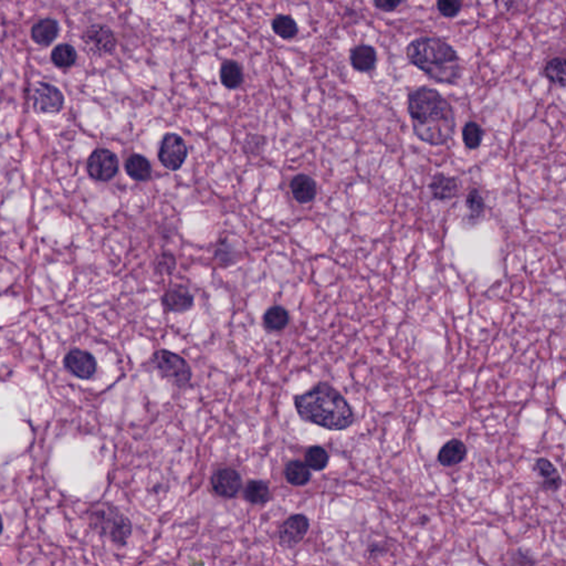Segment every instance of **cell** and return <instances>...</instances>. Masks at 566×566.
Segmentation results:
<instances>
[{
	"instance_id": "cell-1",
	"label": "cell",
	"mask_w": 566,
	"mask_h": 566,
	"mask_svg": "<svg viewBox=\"0 0 566 566\" xmlns=\"http://www.w3.org/2000/svg\"><path fill=\"white\" fill-rule=\"evenodd\" d=\"M413 130L420 141L441 145L453 137L455 115L451 104L435 89L420 87L408 98Z\"/></svg>"
},
{
	"instance_id": "cell-14",
	"label": "cell",
	"mask_w": 566,
	"mask_h": 566,
	"mask_svg": "<svg viewBox=\"0 0 566 566\" xmlns=\"http://www.w3.org/2000/svg\"><path fill=\"white\" fill-rule=\"evenodd\" d=\"M432 199L436 201H447L453 199L458 194V183L455 178L446 176L445 174H436L429 184Z\"/></svg>"
},
{
	"instance_id": "cell-26",
	"label": "cell",
	"mask_w": 566,
	"mask_h": 566,
	"mask_svg": "<svg viewBox=\"0 0 566 566\" xmlns=\"http://www.w3.org/2000/svg\"><path fill=\"white\" fill-rule=\"evenodd\" d=\"M329 463V455L325 448L313 446L306 453V465L314 471H321Z\"/></svg>"
},
{
	"instance_id": "cell-22",
	"label": "cell",
	"mask_w": 566,
	"mask_h": 566,
	"mask_svg": "<svg viewBox=\"0 0 566 566\" xmlns=\"http://www.w3.org/2000/svg\"><path fill=\"white\" fill-rule=\"evenodd\" d=\"M220 79L222 84L228 89H236L241 85L244 75L239 63L232 60H227L220 69Z\"/></svg>"
},
{
	"instance_id": "cell-31",
	"label": "cell",
	"mask_w": 566,
	"mask_h": 566,
	"mask_svg": "<svg viewBox=\"0 0 566 566\" xmlns=\"http://www.w3.org/2000/svg\"><path fill=\"white\" fill-rule=\"evenodd\" d=\"M463 3L457 0H440L437 3V8L441 15L453 18L460 13Z\"/></svg>"
},
{
	"instance_id": "cell-32",
	"label": "cell",
	"mask_w": 566,
	"mask_h": 566,
	"mask_svg": "<svg viewBox=\"0 0 566 566\" xmlns=\"http://www.w3.org/2000/svg\"><path fill=\"white\" fill-rule=\"evenodd\" d=\"M157 269L158 270L164 271V272L170 273L175 269V258L170 253H164L160 256L157 259Z\"/></svg>"
},
{
	"instance_id": "cell-24",
	"label": "cell",
	"mask_w": 566,
	"mask_h": 566,
	"mask_svg": "<svg viewBox=\"0 0 566 566\" xmlns=\"http://www.w3.org/2000/svg\"><path fill=\"white\" fill-rule=\"evenodd\" d=\"M289 322V314L281 306H272L265 312L263 317V325L265 329L271 332H279L286 329Z\"/></svg>"
},
{
	"instance_id": "cell-33",
	"label": "cell",
	"mask_w": 566,
	"mask_h": 566,
	"mask_svg": "<svg viewBox=\"0 0 566 566\" xmlns=\"http://www.w3.org/2000/svg\"><path fill=\"white\" fill-rule=\"evenodd\" d=\"M402 4L403 1H401V0H398V1L397 0H379V1H374V6L383 11H394Z\"/></svg>"
},
{
	"instance_id": "cell-29",
	"label": "cell",
	"mask_w": 566,
	"mask_h": 566,
	"mask_svg": "<svg viewBox=\"0 0 566 566\" xmlns=\"http://www.w3.org/2000/svg\"><path fill=\"white\" fill-rule=\"evenodd\" d=\"M466 207L470 210L469 219L474 220V222H478L479 219L484 216V210H486V203H484V197L482 194L479 193L478 189H472L469 191L466 199Z\"/></svg>"
},
{
	"instance_id": "cell-34",
	"label": "cell",
	"mask_w": 566,
	"mask_h": 566,
	"mask_svg": "<svg viewBox=\"0 0 566 566\" xmlns=\"http://www.w3.org/2000/svg\"><path fill=\"white\" fill-rule=\"evenodd\" d=\"M534 562L531 559V556L525 555L522 552H517L512 556V563L511 566H533Z\"/></svg>"
},
{
	"instance_id": "cell-20",
	"label": "cell",
	"mask_w": 566,
	"mask_h": 566,
	"mask_svg": "<svg viewBox=\"0 0 566 566\" xmlns=\"http://www.w3.org/2000/svg\"><path fill=\"white\" fill-rule=\"evenodd\" d=\"M125 170L132 180H147L152 174V166L147 158L139 154H133L125 162Z\"/></svg>"
},
{
	"instance_id": "cell-6",
	"label": "cell",
	"mask_w": 566,
	"mask_h": 566,
	"mask_svg": "<svg viewBox=\"0 0 566 566\" xmlns=\"http://www.w3.org/2000/svg\"><path fill=\"white\" fill-rule=\"evenodd\" d=\"M87 168L89 175L93 180L108 182L118 174L119 160L116 155L108 149H96L89 157Z\"/></svg>"
},
{
	"instance_id": "cell-9",
	"label": "cell",
	"mask_w": 566,
	"mask_h": 566,
	"mask_svg": "<svg viewBox=\"0 0 566 566\" xmlns=\"http://www.w3.org/2000/svg\"><path fill=\"white\" fill-rule=\"evenodd\" d=\"M310 522L303 515H296L284 521L279 529V538L283 546L292 548L303 540L309 531Z\"/></svg>"
},
{
	"instance_id": "cell-13",
	"label": "cell",
	"mask_w": 566,
	"mask_h": 566,
	"mask_svg": "<svg viewBox=\"0 0 566 566\" xmlns=\"http://www.w3.org/2000/svg\"><path fill=\"white\" fill-rule=\"evenodd\" d=\"M194 298L184 287H174L163 296V304L166 309L176 313H183L191 309Z\"/></svg>"
},
{
	"instance_id": "cell-4",
	"label": "cell",
	"mask_w": 566,
	"mask_h": 566,
	"mask_svg": "<svg viewBox=\"0 0 566 566\" xmlns=\"http://www.w3.org/2000/svg\"><path fill=\"white\" fill-rule=\"evenodd\" d=\"M89 524L99 536L119 546H125L132 534L129 517L110 503L94 505L89 515Z\"/></svg>"
},
{
	"instance_id": "cell-5",
	"label": "cell",
	"mask_w": 566,
	"mask_h": 566,
	"mask_svg": "<svg viewBox=\"0 0 566 566\" xmlns=\"http://www.w3.org/2000/svg\"><path fill=\"white\" fill-rule=\"evenodd\" d=\"M153 364L164 379L176 386H185L191 379V370L183 358L170 352L157 351L153 354Z\"/></svg>"
},
{
	"instance_id": "cell-21",
	"label": "cell",
	"mask_w": 566,
	"mask_h": 566,
	"mask_svg": "<svg viewBox=\"0 0 566 566\" xmlns=\"http://www.w3.org/2000/svg\"><path fill=\"white\" fill-rule=\"evenodd\" d=\"M284 477L291 486H306L311 479V471H310L309 467L302 461L292 460L287 465L286 469H284Z\"/></svg>"
},
{
	"instance_id": "cell-16",
	"label": "cell",
	"mask_w": 566,
	"mask_h": 566,
	"mask_svg": "<svg viewBox=\"0 0 566 566\" xmlns=\"http://www.w3.org/2000/svg\"><path fill=\"white\" fill-rule=\"evenodd\" d=\"M59 25L54 19H42L31 29V38L39 46H48L57 38Z\"/></svg>"
},
{
	"instance_id": "cell-11",
	"label": "cell",
	"mask_w": 566,
	"mask_h": 566,
	"mask_svg": "<svg viewBox=\"0 0 566 566\" xmlns=\"http://www.w3.org/2000/svg\"><path fill=\"white\" fill-rule=\"evenodd\" d=\"M65 367L81 379H89L96 372V360L92 354L82 350H73L65 358Z\"/></svg>"
},
{
	"instance_id": "cell-15",
	"label": "cell",
	"mask_w": 566,
	"mask_h": 566,
	"mask_svg": "<svg viewBox=\"0 0 566 566\" xmlns=\"http://www.w3.org/2000/svg\"><path fill=\"white\" fill-rule=\"evenodd\" d=\"M467 447L465 444L458 439L449 440L443 447L440 448L438 453V461L440 465L445 467H453L463 463L466 458Z\"/></svg>"
},
{
	"instance_id": "cell-28",
	"label": "cell",
	"mask_w": 566,
	"mask_h": 566,
	"mask_svg": "<svg viewBox=\"0 0 566 566\" xmlns=\"http://www.w3.org/2000/svg\"><path fill=\"white\" fill-rule=\"evenodd\" d=\"M544 75L548 80L560 87H565V62L562 58H554L546 63Z\"/></svg>"
},
{
	"instance_id": "cell-7",
	"label": "cell",
	"mask_w": 566,
	"mask_h": 566,
	"mask_svg": "<svg viewBox=\"0 0 566 566\" xmlns=\"http://www.w3.org/2000/svg\"><path fill=\"white\" fill-rule=\"evenodd\" d=\"M65 106V96L50 83L38 82L34 89V108L39 114H56Z\"/></svg>"
},
{
	"instance_id": "cell-19",
	"label": "cell",
	"mask_w": 566,
	"mask_h": 566,
	"mask_svg": "<svg viewBox=\"0 0 566 566\" xmlns=\"http://www.w3.org/2000/svg\"><path fill=\"white\" fill-rule=\"evenodd\" d=\"M534 470L538 472L539 476L543 478V486H546V489L558 491L561 488V476L551 461L546 458L538 459L534 465Z\"/></svg>"
},
{
	"instance_id": "cell-35",
	"label": "cell",
	"mask_w": 566,
	"mask_h": 566,
	"mask_svg": "<svg viewBox=\"0 0 566 566\" xmlns=\"http://www.w3.org/2000/svg\"><path fill=\"white\" fill-rule=\"evenodd\" d=\"M3 530H4L3 517H1V515H0V534H1Z\"/></svg>"
},
{
	"instance_id": "cell-23",
	"label": "cell",
	"mask_w": 566,
	"mask_h": 566,
	"mask_svg": "<svg viewBox=\"0 0 566 566\" xmlns=\"http://www.w3.org/2000/svg\"><path fill=\"white\" fill-rule=\"evenodd\" d=\"M77 59L75 46L69 44H59L51 52L52 63L59 69H69L75 65Z\"/></svg>"
},
{
	"instance_id": "cell-18",
	"label": "cell",
	"mask_w": 566,
	"mask_h": 566,
	"mask_svg": "<svg viewBox=\"0 0 566 566\" xmlns=\"http://www.w3.org/2000/svg\"><path fill=\"white\" fill-rule=\"evenodd\" d=\"M376 60H377V56H376L373 46L360 44V46L353 48L351 51L352 67L360 73H367V71L373 70L376 65Z\"/></svg>"
},
{
	"instance_id": "cell-27",
	"label": "cell",
	"mask_w": 566,
	"mask_h": 566,
	"mask_svg": "<svg viewBox=\"0 0 566 566\" xmlns=\"http://www.w3.org/2000/svg\"><path fill=\"white\" fill-rule=\"evenodd\" d=\"M272 29L282 39L294 38L298 31V26H296V23L294 20V18H291L290 15H278L272 21Z\"/></svg>"
},
{
	"instance_id": "cell-12",
	"label": "cell",
	"mask_w": 566,
	"mask_h": 566,
	"mask_svg": "<svg viewBox=\"0 0 566 566\" xmlns=\"http://www.w3.org/2000/svg\"><path fill=\"white\" fill-rule=\"evenodd\" d=\"M83 40L101 54H110L116 46L115 37L111 29L104 25H92L83 34Z\"/></svg>"
},
{
	"instance_id": "cell-2",
	"label": "cell",
	"mask_w": 566,
	"mask_h": 566,
	"mask_svg": "<svg viewBox=\"0 0 566 566\" xmlns=\"http://www.w3.org/2000/svg\"><path fill=\"white\" fill-rule=\"evenodd\" d=\"M294 406L302 420L329 430L348 429L354 414L344 397L327 384H317L294 397Z\"/></svg>"
},
{
	"instance_id": "cell-30",
	"label": "cell",
	"mask_w": 566,
	"mask_h": 566,
	"mask_svg": "<svg viewBox=\"0 0 566 566\" xmlns=\"http://www.w3.org/2000/svg\"><path fill=\"white\" fill-rule=\"evenodd\" d=\"M484 137L482 127L476 122H468L463 130V143L468 149H476L480 146Z\"/></svg>"
},
{
	"instance_id": "cell-25",
	"label": "cell",
	"mask_w": 566,
	"mask_h": 566,
	"mask_svg": "<svg viewBox=\"0 0 566 566\" xmlns=\"http://www.w3.org/2000/svg\"><path fill=\"white\" fill-rule=\"evenodd\" d=\"M269 496H270V492H269L268 486L263 482L253 480V482H250L246 486L245 498L247 501H249L250 503H253V505L265 503V502L268 501Z\"/></svg>"
},
{
	"instance_id": "cell-3",
	"label": "cell",
	"mask_w": 566,
	"mask_h": 566,
	"mask_svg": "<svg viewBox=\"0 0 566 566\" xmlns=\"http://www.w3.org/2000/svg\"><path fill=\"white\" fill-rule=\"evenodd\" d=\"M406 54L415 67L437 82L455 84L460 79V58L441 39H415L407 46Z\"/></svg>"
},
{
	"instance_id": "cell-17",
	"label": "cell",
	"mask_w": 566,
	"mask_h": 566,
	"mask_svg": "<svg viewBox=\"0 0 566 566\" xmlns=\"http://www.w3.org/2000/svg\"><path fill=\"white\" fill-rule=\"evenodd\" d=\"M291 191L296 201L308 203L317 195V184L310 176L300 174L291 182Z\"/></svg>"
},
{
	"instance_id": "cell-8",
	"label": "cell",
	"mask_w": 566,
	"mask_h": 566,
	"mask_svg": "<svg viewBox=\"0 0 566 566\" xmlns=\"http://www.w3.org/2000/svg\"><path fill=\"white\" fill-rule=\"evenodd\" d=\"M187 157V146L180 135L166 134L161 143L158 158L165 168L170 170H178Z\"/></svg>"
},
{
	"instance_id": "cell-10",
	"label": "cell",
	"mask_w": 566,
	"mask_h": 566,
	"mask_svg": "<svg viewBox=\"0 0 566 566\" xmlns=\"http://www.w3.org/2000/svg\"><path fill=\"white\" fill-rule=\"evenodd\" d=\"M211 486L220 497L234 498L241 490V477L234 469H219L211 477Z\"/></svg>"
}]
</instances>
